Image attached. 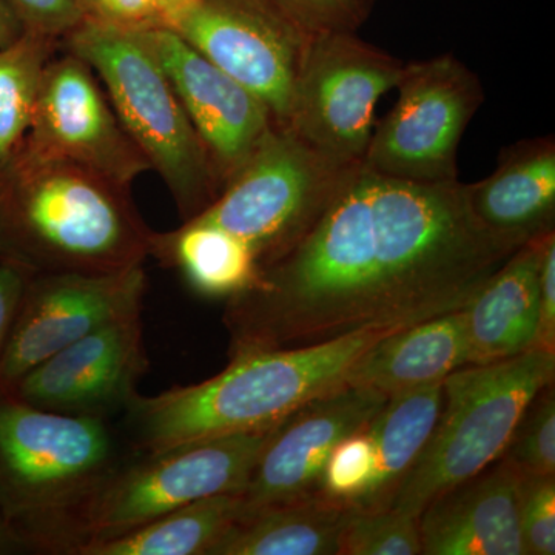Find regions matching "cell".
Wrapping results in <instances>:
<instances>
[{"instance_id": "cell-24", "label": "cell", "mask_w": 555, "mask_h": 555, "mask_svg": "<svg viewBox=\"0 0 555 555\" xmlns=\"http://www.w3.org/2000/svg\"><path fill=\"white\" fill-rule=\"evenodd\" d=\"M240 513V494L207 496L120 534L79 543L75 554L208 555Z\"/></svg>"}, {"instance_id": "cell-2", "label": "cell", "mask_w": 555, "mask_h": 555, "mask_svg": "<svg viewBox=\"0 0 555 555\" xmlns=\"http://www.w3.org/2000/svg\"><path fill=\"white\" fill-rule=\"evenodd\" d=\"M129 189L72 160L17 149L0 169V257L33 275L142 266L153 232Z\"/></svg>"}, {"instance_id": "cell-29", "label": "cell", "mask_w": 555, "mask_h": 555, "mask_svg": "<svg viewBox=\"0 0 555 555\" xmlns=\"http://www.w3.org/2000/svg\"><path fill=\"white\" fill-rule=\"evenodd\" d=\"M518 524L526 555L555 554V476L521 477Z\"/></svg>"}, {"instance_id": "cell-16", "label": "cell", "mask_w": 555, "mask_h": 555, "mask_svg": "<svg viewBox=\"0 0 555 555\" xmlns=\"http://www.w3.org/2000/svg\"><path fill=\"white\" fill-rule=\"evenodd\" d=\"M145 366L141 310H137L47 358L14 389L17 400L30 406L91 415L115 401H129Z\"/></svg>"}, {"instance_id": "cell-3", "label": "cell", "mask_w": 555, "mask_h": 555, "mask_svg": "<svg viewBox=\"0 0 555 555\" xmlns=\"http://www.w3.org/2000/svg\"><path fill=\"white\" fill-rule=\"evenodd\" d=\"M390 331L357 334L298 347L230 358L221 374L155 397L131 396L150 454L233 434L266 429L328 390L346 385L353 364Z\"/></svg>"}, {"instance_id": "cell-9", "label": "cell", "mask_w": 555, "mask_h": 555, "mask_svg": "<svg viewBox=\"0 0 555 555\" xmlns=\"http://www.w3.org/2000/svg\"><path fill=\"white\" fill-rule=\"evenodd\" d=\"M404 65L356 31L313 35L284 127L332 158L363 164L375 108L396 89Z\"/></svg>"}, {"instance_id": "cell-19", "label": "cell", "mask_w": 555, "mask_h": 555, "mask_svg": "<svg viewBox=\"0 0 555 555\" xmlns=\"http://www.w3.org/2000/svg\"><path fill=\"white\" fill-rule=\"evenodd\" d=\"M555 232L528 241L465 309L469 364H488L531 349L539 321L540 269Z\"/></svg>"}, {"instance_id": "cell-1", "label": "cell", "mask_w": 555, "mask_h": 555, "mask_svg": "<svg viewBox=\"0 0 555 555\" xmlns=\"http://www.w3.org/2000/svg\"><path fill=\"white\" fill-rule=\"evenodd\" d=\"M525 244L486 229L460 181L361 166L309 232L228 299L230 358L460 312Z\"/></svg>"}, {"instance_id": "cell-33", "label": "cell", "mask_w": 555, "mask_h": 555, "mask_svg": "<svg viewBox=\"0 0 555 555\" xmlns=\"http://www.w3.org/2000/svg\"><path fill=\"white\" fill-rule=\"evenodd\" d=\"M555 353V236L546 244L540 269L539 321L531 349Z\"/></svg>"}, {"instance_id": "cell-22", "label": "cell", "mask_w": 555, "mask_h": 555, "mask_svg": "<svg viewBox=\"0 0 555 555\" xmlns=\"http://www.w3.org/2000/svg\"><path fill=\"white\" fill-rule=\"evenodd\" d=\"M441 408L443 382L389 397L367 426L374 444V474L350 507L361 513L389 509L398 486L433 436Z\"/></svg>"}, {"instance_id": "cell-7", "label": "cell", "mask_w": 555, "mask_h": 555, "mask_svg": "<svg viewBox=\"0 0 555 555\" xmlns=\"http://www.w3.org/2000/svg\"><path fill=\"white\" fill-rule=\"evenodd\" d=\"M275 426L166 449L100 483L73 507H79V531L89 535L83 542L120 534L207 496L241 494Z\"/></svg>"}, {"instance_id": "cell-17", "label": "cell", "mask_w": 555, "mask_h": 555, "mask_svg": "<svg viewBox=\"0 0 555 555\" xmlns=\"http://www.w3.org/2000/svg\"><path fill=\"white\" fill-rule=\"evenodd\" d=\"M521 476L502 459L430 500L418 516L422 554L526 555Z\"/></svg>"}, {"instance_id": "cell-21", "label": "cell", "mask_w": 555, "mask_h": 555, "mask_svg": "<svg viewBox=\"0 0 555 555\" xmlns=\"http://www.w3.org/2000/svg\"><path fill=\"white\" fill-rule=\"evenodd\" d=\"M353 507L318 494L240 513L208 555H338Z\"/></svg>"}, {"instance_id": "cell-35", "label": "cell", "mask_w": 555, "mask_h": 555, "mask_svg": "<svg viewBox=\"0 0 555 555\" xmlns=\"http://www.w3.org/2000/svg\"><path fill=\"white\" fill-rule=\"evenodd\" d=\"M22 28L16 17L7 9L5 3L0 0V49L9 46L22 35Z\"/></svg>"}, {"instance_id": "cell-13", "label": "cell", "mask_w": 555, "mask_h": 555, "mask_svg": "<svg viewBox=\"0 0 555 555\" xmlns=\"http://www.w3.org/2000/svg\"><path fill=\"white\" fill-rule=\"evenodd\" d=\"M144 292L142 266L108 273H35L0 352V387H14L94 328L141 310Z\"/></svg>"}, {"instance_id": "cell-20", "label": "cell", "mask_w": 555, "mask_h": 555, "mask_svg": "<svg viewBox=\"0 0 555 555\" xmlns=\"http://www.w3.org/2000/svg\"><path fill=\"white\" fill-rule=\"evenodd\" d=\"M469 364L466 312L430 318L379 339L347 374L346 385L387 397L444 382Z\"/></svg>"}, {"instance_id": "cell-25", "label": "cell", "mask_w": 555, "mask_h": 555, "mask_svg": "<svg viewBox=\"0 0 555 555\" xmlns=\"http://www.w3.org/2000/svg\"><path fill=\"white\" fill-rule=\"evenodd\" d=\"M60 46L24 31L0 49V169L30 131L43 72Z\"/></svg>"}, {"instance_id": "cell-30", "label": "cell", "mask_w": 555, "mask_h": 555, "mask_svg": "<svg viewBox=\"0 0 555 555\" xmlns=\"http://www.w3.org/2000/svg\"><path fill=\"white\" fill-rule=\"evenodd\" d=\"M310 35L356 31L374 0H270Z\"/></svg>"}, {"instance_id": "cell-11", "label": "cell", "mask_w": 555, "mask_h": 555, "mask_svg": "<svg viewBox=\"0 0 555 555\" xmlns=\"http://www.w3.org/2000/svg\"><path fill=\"white\" fill-rule=\"evenodd\" d=\"M21 149L72 160L126 188L152 170L120 124L94 69L67 50L57 51L47 64L30 131Z\"/></svg>"}, {"instance_id": "cell-32", "label": "cell", "mask_w": 555, "mask_h": 555, "mask_svg": "<svg viewBox=\"0 0 555 555\" xmlns=\"http://www.w3.org/2000/svg\"><path fill=\"white\" fill-rule=\"evenodd\" d=\"M87 20L130 31L166 27L158 0H83Z\"/></svg>"}, {"instance_id": "cell-27", "label": "cell", "mask_w": 555, "mask_h": 555, "mask_svg": "<svg viewBox=\"0 0 555 555\" xmlns=\"http://www.w3.org/2000/svg\"><path fill=\"white\" fill-rule=\"evenodd\" d=\"M338 555H422L418 516L353 509L339 535Z\"/></svg>"}, {"instance_id": "cell-34", "label": "cell", "mask_w": 555, "mask_h": 555, "mask_svg": "<svg viewBox=\"0 0 555 555\" xmlns=\"http://www.w3.org/2000/svg\"><path fill=\"white\" fill-rule=\"evenodd\" d=\"M31 275L16 262L0 261V349L9 338Z\"/></svg>"}, {"instance_id": "cell-18", "label": "cell", "mask_w": 555, "mask_h": 555, "mask_svg": "<svg viewBox=\"0 0 555 555\" xmlns=\"http://www.w3.org/2000/svg\"><path fill=\"white\" fill-rule=\"evenodd\" d=\"M486 229L528 243L555 232V142L534 138L503 149L488 178L466 184Z\"/></svg>"}, {"instance_id": "cell-28", "label": "cell", "mask_w": 555, "mask_h": 555, "mask_svg": "<svg viewBox=\"0 0 555 555\" xmlns=\"http://www.w3.org/2000/svg\"><path fill=\"white\" fill-rule=\"evenodd\" d=\"M374 469V444L366 427L345 438L328 455L320 492L352 506L367 488Z\"/></svg>"}, {"instance_id": "cell-10", "label": "cell", "mask_w": 555, "mask_h": 555, "mask_svg": "<svg viewBox=\"0 0 555 555\" xmlns=\"http://www.w3.org/2000/svg\"><path fill=\"white\" fill-rule=\"evenodd\" d=\"M170 30L264 102L286 126L313 35L270 0H196Z\"/></svg>"}, {"instance_id": "cell-23", "label": "cell", "mask_w": 555, "mask_h": 555, "mask_svg": "<svg viewBox=\"0 0 555 555\" xmlns=\"http://www.w3.org/2000/svg\"><path fill=\"white\" fill-rule=\"evenodd\" d=\"M150 255L178 269L189 286L207 298L236 297L259 276L257 258L243 240L198 218L173 232H153Z\"/></svg>"}, {"instance_id": "cell-31", "label": "cell", "mask_w": 555, "mask_h": 555, "mask_svg": "<svg viewBox=\"0 0 555 555\" xmlns=\"http://www.w3.org/2000/svg\"><path fill=\"white\" fill-rule=\"evenodd\" d=\"M22 31L62 42L87 20L83 0H2Z\"/></svg>"}, {"instance_id": "cell-36", "label": "cell", "mask_w": 555, "mask_h": 555, "mask_svg": "<svg viewBox=\"0 0 555 555\" xmlns=\"http://www.w3.org/2000/svg\"><path fill=\"white\" fill-rule=\"evenodd\" d=\"M158 3L164 21H166V27H169L182 13L192 9L196 0H158Z\"/></svg>"}, {"instance_id": "cell-5", "label": "cell", "mask_w": 555, "mask_h": 555, "mask_svg": "<svg viewBox=\"0 0 555 555\" xmlns=\"http://www.w3.org/2000/svg\"><path fill=\"white\" fill-rule=\"evenodd\" d=\"M554 379L555 353L540 350L467 364L448 375L433 436L398 486L389 509L420 516L438 494L499 460L529 401Z\"/></svg>"}, {"instance_id": "cell-4", "label": "cell", "mask_w": 555, "mask_h": 555, "mask_svg": "<svg viewBox=\"0 0 555 555\" xmlns=\"http://www.w3.org/2000/svg\"><path fill=\"white\" fill-rule=\"evenodd\" d=\"M61 47L94 69L120 124L166 182L182 219L198 217L222 188L144 31L83 21Z\"/></svg>"}, {"instance_id": "cell-14", "label": "cell", "mask_w": 555, "mask_h": 555, "mask_svg": "<svg viewBox=\"0 0 555 555\" xmlns=\"http://www.w3.org/2000/svg\"><path fill=\"white\" fill-rule=\"evenodd\" d=\"M387 400L379 390L343 385L278 423L240 494L241 513L318 494L328 455L366 429Z\"/></svg>"}, {"instance_id": "cell-8", "label": "cell", "mask_w": 555, "mask_h": 555, "mask_svg": "<svg viewBox=\"0 0 555 555\" xmlns=\"http://www.w3.org/2000/svg\"><path fill=\"white\" fill-rule=\"evenodd\" d=\"M396 89V105L375 124L364 169L418 184L459 181L456 153L483 102L480 80L454 54H443L409 62Z\"/></svg>"}, {"instance_id": "cell-26", "label": "cell", "mask_w": 555, "mask_h": 555, "mask_svg": "<svg viewBox=\"0 0 555 555\" xmlns=\"http://www.w3.org/2000/svg\"><path fill=\"white\" fill-rule=\"evenodd\" d=\"M500 459L521 477L555 476L554 383L529 401Z\"/></svg>"}, {"instance_id": "cell-6", "label": "cell", "mask_w": 555, "mask_h": 555, "mask_svg": "<svg viewBox=\"0 0 555 555\" xmlns=\"http://www.w3.org/2000/svg\"><path fill=\"white\" fill-rule=\"evenodd\" d=\"M361 166L332 158L275 124L195 218L243 240L261 270L309 232Z\"/></svg>"}, {"instance_id": "cell-12", "label": "cell", "mask_w": 555, "mask_h": 555, "mask_svg": "<svg viewBox=\"0 0 555 555\" xmlns=\"http://www.w3.org/2000/svg\"><path fill=\"white\" fill-rule=\"evenodd\" d=\"M109 437L93 415L0 404V462L31 505L50 517L72 511L101 483Z\"/></svg>"}, {"instance_id": "cell-15", "label": "cell", "mask_w": 555, "mask_h": 555, "mask_svg": "<svg viewBox=\"0 0 555 555\" xmlns=\"http://www.w3.org/2000/svg\"><path fill=\"white\" fill-rule=\"evenodd\" d=\"M193 129L206 149L221 188L250 158L275 126L264 102L167 27L144 31ZM222 190V189H221Z\"/></svg>"}]
</instances>
